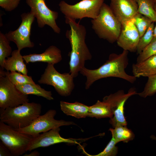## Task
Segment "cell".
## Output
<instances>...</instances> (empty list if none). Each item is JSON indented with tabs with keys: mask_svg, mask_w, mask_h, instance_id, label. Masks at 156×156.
Here are the masks:
<instances>
[{
	"mask_svg": "<svg viewBox=\"0 0 156 156\" xmlns=\"http://www.w3.org/2000/svg\"><path fill=\"white\" fill-rule=\"evenodd\" d=\"M134 0V1H136L137 0Z\"/></svg>",
	"mask_w": 156,
	"mask_h": 156,
	"instance_id": "obj_37",
	"label": "cell"
},
{
	"mask_svg": "<svg viewBox=\"0 0 156 156\" xmlns=\"http://www.w3.org/2000/svg\"><path fill=\"white\" fill-rule=\"evenodd\" d=\"M155 55H156V38H153L149 44L139 54L136 63L142 62Z\"/></svg>",
	"mask_w": 156,
	"mask_h": 156,
	"instance_id": "obj_29",
	"label": "cell"
},
{
	"mask_svg": "<svg viewBox=\"0 0 156 156\" xmlns=\"http://www.w3.org/2000/svg\"><path fill=\"white\" fill-rule=\"evenodd\" d=\"M21 17L22 21L18 28L14 31H10L5 34L8 39L14 42L17 49L20 51L25 48L34 47V43L30 40V36L31 25L35 18L30 11L22 13Z\"/></svg>",
	"mask_w": 156,
	"mask_h": 156,
	"instance_id": "obj_10",
	"label": "cell"
},
{
	"mask_svg": "<svg viewBox=\"0 0 156 156\" xmlns=\"http://www.w3.org/2000/svg\"><path fill=\"white\" fill-rule=\"evenodd\" d=\"M16 86L20 92L25 94L41 96L49 100L54 99L51 91L46 90L35 83H28Z\"/></svg>",
	"mask_w": 156,
	"mask_h": 156,
	"instance_id": "obj_20",
	"label": "cell"
},
{
	"mask_svg": "<svg viewBox=\"0 0 156 156\" xmlns=\"http://www.w3.org/2000/svg\"><path fill=\"white\" fill-rule=\"evenodd\" d=\"M65 23L70 27L66 33V36L70 42L71 51L69 55V73L75 78L85 67L86 61L90 60L92 55L86 44V29L85 26L77 23L76 20L65 17Z\"/></svg>",
	"mask_w": 156,
	"mask_h": 156,
	"instance_id": "obj_1",
	"label": "cell"
},
{
	"mask_svg": "<svg viewBox=\"0 0 156 156\" xmlns=\"http://www.w3.org/2000/svg\"><path fill=\"white\" fill-rule=\"evenodd\" d=\"M155 22H156V24L155 26H154V29L153 38H156V21Z\"/></svg>",
	"mask_w": 156,
	"mask_h": 156,
	"instance_id": "obj_34",
	"label": "cell"
},
{
	"mask_svg": "<svg viewBox=\"0 0 156 156\" xmlns=\"http://www.w3.org/2000/svg\"><path fill=\"white\" fill-rule=\"evenodd\" d=\"M40 153L37 151H34L28 154H25L24 156H39Z\"/></svg>",
	"mask_w": 156,
	"mask_h": 156,
	"instance_id": "obj_33",
	"label": "cell"
},
{
	"mask_svg": "<svg viewBox=\"0 0 156 156\" xmlns=\"http://www.w3.org/2000/svg\"><path fill=\"white\" fill-rule=\"evenodd\" d=\"M154 2H155V5H156V0H153Z\"/></svg>",
	"mask_w": 156,
	"mask_h": 156,
	"instance_id": "obj_36",
	"label": "cell"
},
{
	"mask_svg": "<svg viewBox=\"0 0 156 156\" xmlns=\"http://www.w3.org/2000/svg\"><path fill=\"white\" fill-rule=\"evenodd\" d=\"M128 51L119 54H111L106 62L98 68L92 70L83 67L80 73L86 78L85 88L88 89L96 81L110 77L119 78L133 83L136 78L128 74L125 69L128 64Z\"/></svg>",
	"mask_w": 156,
	"mask_h": 156,
	"instance_id": "obj_2",
	"label": "cell"
},
{
	"mask_svg": "<svg viewBox=\"0 0 156 156\" xmlns=\"http://www.w3.org/2000/svg\"><path fill=\"white\" fill-rule=\"evenodd\" d=\"M11 55L5 60L3 68L8 71H17L27 75L28 70L20 51L18 49L14 50Z\"/></svg>",
	"mask_w": 156,
	"mask_h": 156,
	"instance_id": "obj_18",
	"label": "cell"
},
{
	"mask_svg": "<svg viewBox=\"0 0 156 156\" xmlns=\"http://www.w3.org/2000/svg\"><path fill=\"white\" fill-rule=\"evenodd\" d=\"M154 22H153L146 31L140 37L137 47V52L140 53L152 41L153 38Z\"/></svg>",
	"mask_w": 156,
	"mask_h": 156,
	"instance_id": "obj_27",
	"label": "cell"
},
{
	"mask_svg": "<svg viewBox=\"0 0 156 156\" xmlns=\"http://www.w3.org/2000/svg\"><path fill=\"white\" fill-rule=\"evenodd\" d=\"M40 103L27 102L13 107L0 109V121L14 129L30 125L40 115Z\"/></svg>",
	"mask_w": 156,
	"mask_h": 156,
	"instance_id": "obj_3",
	"label": "cell"
},
{
	"mask_svg": "<svg viewBox=\"0 0 156 156\" xmlns=\"http://www.w3.org/2000/svg\"><path fill=\"white\" fill-rule=\"evenodd\" d=\"M91 23L92 29L99 38L111 43L116 42L121 32L122 23L109 6L103 3L98 16L92 19Z\"/></svg>",
	"mask_w": 156,
	"mask_h": 156,
	"instance_id": "obj_4",
	"label": "cell"
},
{
	"mask_svg": "<svg viewBox=\"0 0 156 156\" xmlns=\"http://www.w3.org/2000/svg\"><path fill=\"white\" fill-rule=\"evenodd\" d=\"M133 18L140 37L145 33L153 22L149 18L138 13L135 15Z\"/></svg>",
	"mask_w": 156,
	"mask_h": 156,
	"instance_id": "obj_26",
	"label": "cell"
},
{
	"mask_svg": "<svg viewBox=\"0 0 156 156\" xmlns=\"http://www.w3.org/2000/svg\"><path fill=\"white\" fill-rule=\"evenodd\" d=\"M109 130L117 143L121 141L127 143L132 140L135 137L133 132L127 126H120L113 128H110Z\"/></svg>",
	"mask_w": 156,
	"mask_h": 156,
	"instance_id": "obj_23",
	"label": "cell"
},
{
	"mask_svg": "<svg viewBox=\"0 0 156 156\" xmlns=\"http://www.w3.org/2000/svg\"><path fill=\"white\" fill-rule=\"evenodd\" d=\"M140 38L133 18L122 24L121 32L116 42L123 50L135 52L137 51Z\"/></svg>",
	"mask_w": 156,
	"mask_h": 156,
	"instance_id": "obj_14",
	"label": "cell"
},
{
	"mask_svg": "<svg viewBox=\"0 0 156 156\" xmlns=\"http://www.w3.org/2000/svg\"><path fill=\"white\" fill-rule=\"evenodd\" d=\"M60 130V127L55 128L34 137L31 141L27 151H31L40 147H48L61 143L78 144L89 139L65 138L60 136L59 133Z\"/></svg>",
	"mask_w": 156,
	"mask_h": 156,
	"instance_id": "obj_13",
	"label": "cell"
},
{
	"mask_svg": "<svg viewBox=\"0 0 156 156\" xmlns=\"http://www.w3.org/2000/svg\"><path fill=\"white\" fill-rule=\"evenodd\" d=\"M12 156L8 149L1 141H0V156Z\"/></svg>",
	"mask_w": 156,
	"mask_h": 156,
	"instance_id": "obj_32",
	"label": "cell"
},
{
	"mask_svg": "<svg viewBox=\"0 0 156 156\" xmlns=\"http://www.w3.org/2000/svg\"><path fill=\"white\" fill-rule=\"evenodd\" d=\"M56 111L50 109L45 114L40 115L29 125L16 130L21 133L35 137L41 133L48 131L52 129L63 126L76 125L73 122L64 120H57L54 118Z\"/></svg>",
	"mask_w": 156,
	"mask_h": 156,
	"instance_id": "obj_8",
	"label": "cell"
},
{
	"mask_svg": "<svg viewBox=\"0 0 156 156\" xmlns=\"http://www.w3.org/2000/svg\"><path fill=\"white\" fill-rule=\"evenodd\" d=\"M113 114L109 104L103 101L98 100L94 105L89 106L88 117L97 118H112Z\"/></svg>",
	"mask_w": 156,
	"mask_h": 156,
	"instance_id": "obj_21",
	"label": "cell"
},
{
	"mask_svg": "<svg viewBox=\"0 0 156 156\" xmlns=\"http://www.w3.org/2000/svg\"><path fill=\"white\" fill-rule=\"evenodd\" d=\"M143 90L138 93L141 97L146 98L154 95L156 93V74L148 77Z\"/></svg>",
	"mask_w": 156,
	"mask_h": 156,
	"instance_id": "obj_28",
	"label": "cell"
},
{
	"mask_svg": "<svg viewBox=\"0 0 156 156\" xmlns=\"http://www.w3.org/2000/svg\"><path fill=\"white\" fill-rule=\"evenodd\" d=\"M151 138L153 140H156V137H155V136L154 135H152L151 136Z\"/></svg>",
	"mask_w": 156,
	"mask_h": 156,
	"instance_id": "obj_35",
	"label": "cell"
},
{
	"mask_svg": "<svg viewBox=\"0 0 156 156\" xmlns=\"http://www.w3.org/2000/svg\"></svg>",
	"mask_w": 156,
	"mask_h": 156,
	"instance_id": "obj_38",
	"label": "cell"
},
{
	"mask_svg": "<svg viewBox=\"0 0 156 156\" xmlns=\"http://www.w3.org/2000/svg\"><path fill=\"white\" fill-rule=\"evenodd\" d=\"M60 107L61 110L67 115L78 118L88 116L89 106L78 102L70 103L61 101Z\"/></svg>",
	"mask_w": 156,
	"mask_h": 156,
	"instance_id": "obj_19",
	"label": "cell"
},
{
	"mask_svg": "<svg viewBox=\"0 0 156 156\" xmlns=\"http://www.w3.org/2000/svg\"><path fill=\"white\" fill-rule=\"evenodd\" d=\"M29 101L28 95L20 92L6 75L0 76V109L16 107Z\"/></svg>",
	"mask_w": 156,
	"mask_h": 156,
	"instance_id": "obj_11",
	"label": "cell"
},
{
	"mask_svg": "<svg viewBox=\"0 0 156 156\" xmlns=\"http://www.w3.org/2000/svg\"><path fill=\"white\" fill-rule=\"evenodd\" d=\"M117 142L114 138H112L104 150L96 155L93 156H115L118 152V148L116 146Z\"/></svg>",
	"mask_w": 156,
	"mask_h": 156,
	"instance_id": "obj_30",
	"label": "cell"
},
{
	"mask_svg": "<svg viewBox=\"0 0 156 156\" xmlns=\"http://www.w3.org/2000/svg\"><path fill=\"white\" fill-rule=\"evenodd\" d=\"M6 75L9 80L15 86L20 85L26 83H35L32 77L24 75L16 71H5Z\"/></svg>",
	"mask_w": 156,
	"mask_h": 156,
	"instance_id": "obj_25",
	"label": "cell"
},
{
	"mask_svg": "<svg viewBox=\"0 0 156 156\" xmlns=\"http://www.w3.org/2000/svg\"><path fill=\"white\" fill-rule=\"evenodd\" d=\"M138 94L134 88H131L127 93H125L122 90L107 96L103 98V101L109 105L113 114L109 122L113 128L120 126H127V122L124 115L125 103L131 96Z\"/></svg>",
	"mask_w": 156,
	"mask_h": 156,
	"instance_id": "obj_9",
	"label": "cell"
},
{
	"mask_svg": "<svg viewBox=\"0 0 156 156\" xmlns=\"http://www.w3.org/2000/svg\"><path fill=\"white\" fill-rule=\"evenodd\" d=\"M26 64L30 62H44L54 65L62 60L60 50L56 46L51 45L40 54H30L23 56Z\"/></svg>",
	"mask_w": 156,
	"mask_h": 156,
	"instance_id": "obj_16",
	"label": "cell"
},
{
	"mask_svg": "<svg viewBox=\"0 0 156 156\" xmlns=\"http://www.w3.org/2000/svg\"><path fill=\"white\" fill-rule=\"evenodd\" d=\"M138 13L148 17L153 22L156 21V10L153 0H137Z\"/></svg>",
	"mask_w": 156,
	"mask_h": 156,
	"instance_id": "obj_22",
	"label": "cell"
},
{
	"mask_svg": "<svg viewBox=\"0 0 156 156\" xmlns=\"http://www.w3.org/2000/svg\"><path fill=\"white\" fill-rule=\"evenodd\" d=\"M45 0H26L31 9L30 12L37 19L38 26L41 28L47 25L50 27L55 33L59 34L60 29L57 25L56 20L58 12L52 10L46 5Z\"/></svg>",
	"mask_w": 156,
	"mask_h": 156,
	"instance_id": "obj_12",
	"label": "cell"
},
{
	"mask_svg": "<svg viewBox=\"0 0 156 156\" xmlns=\"http://www.w3.org/2000/svg\"><path fill=\"white\" fill-rule=\"evenodd\" d=\"M54 66L52 64H47L44 73L38 82L40 84L53 86L61 96H67L70 95L74 88V78L69 73H59Z\"/></svg>",
	"mask_w": 156,
	"mask_h": 156,
	"instance_id": "obj_7",
	"label": "cell"
},
{
	"mask_svg": "<svg viewBox=\"0 0 156 156\" xmlns=\"http://www.w3.org/2000/svg\"><path fill=\"white\" fill-rule=\"evenodd\" d=\"M10 41L5 34L0 32V69L4 70L3 64L6 58L11 55L12 49L10 44Z\"/></svg>",
	"mask_w": 156,
	"mask_h": 156,
	"instance_id": "obj_24",
	"label": "cell"
},
{
	"mask_svg": "<svg viewBox=\"0 0 156 156\" xmlns=\"http://www.w3.org/2000/svg\"><path fill=\"white\" fill-rule=\"evenodd\" d=\"M132 73L136 78L148 77L156 74V55L152 56L144 60L133 64Z\"/></svg>",
	"mask_w": 156,
	"mask_h": 156,
	"instance_id": "obj_17",
	"label": "cell"
},
{
	"mask_svg": "<svg viewBox=\"0 0 156 156\" xmlns=\"http://www.w3.org/2000/svg\"><path fill=\"white\" fill-rule=\"evenodd\" d=\"M110 8L122 24L132 18L138 13V5L133 0H110Z\"/></svg>",
	"mask_w": 156,
	"mask_h": 156,
	"instance_id": "obj_15",
	"label": "cell"
},
{
	"mask_svg": "<svg viewBox=\"0 0 156 156\" xmlns=\"http://www.w3.org/2000/svg\"><path fill=\"white\" fill-rule=\"evenodd\" d=\"M21 0H0V6L6 11H11L18 6Z\"/></svg>",
	"mask_w": 156,
	"mask_h": 156,
	"instance_id": "obj_31",
	"label": "cell"
},
{
	"mask_svg": "<svg viewBox=\"0 0 156 156\" xmlns=\"http://www.w3.org/2000/svg\"><path fill=\"white\" fill-rule=\"evenodd\" d=\"M104 0H82L74 5L61 1L59 6L65 17L76 20L84 18L94 19L98 16Z\"/></svg>",
	"mask_w": 156,
	"mask_h": 156,
	"instance_id": "obj_6",
	"label": "cell"
},
{
	"mask_svg": "<svg viewBox=\"0 0 156 156\" xmlns=\"http://www.w3.org/2000/svg\"><path fill=\"white\" fill-rule=\"evenodd\" d=\"M34 138L21 133L0 121V139L12 156L23 155L27 151Z\"/></svg>",
	"mask_w": 156,
	"mask_h": 156,
	"instance_id": "obj_5",
	"label": "cell"
}]
</instances>
